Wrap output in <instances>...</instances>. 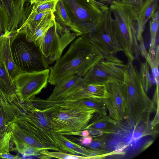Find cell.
Returning <instances> with one entry per match:
<instances>
[{
    "label": "cell",
    "instance_id": "obj_36",
    "mask_svg": "<svg viewBox=\"0 0 159 159\" xmlns=\"http://www.w3.org/2000/svg\"><path fill=\"white\" fill-rule=\"evenodd\" d=\"M98 2L102 3L103 2H111V0H97Z\"/></svg>",
    "mask_w": 159,
    "mask_h": 159
},
{
    "label": "cell",
    "instance_id": "obj_7",
    "mask_svg": "<svg viewBox=\"0 0 159 159\" xmlns=\"http://www.w3.org/2000/svg\"><path fill=\"white\" fill-rule=\"evenodd\" d=\"M64 3L80 36L87 25L96 26L108 7L97 0H63Z\"/></svg>",
    "mask_w": 159,
    "mask_h": 159
},
{
    "label": "cell",
    "instance_id": "obj_13",
    "mask_svg": "<svg viewBox=\"0 0 159 159\" xmlns=\"http://www.w3.org/2000/svg\"><path fill=\"white\" fill-rule=\"evenodd\" d=\"M11 36V34L7 33L0 36V62L9 78L13 83L21 71L16 66L13 59Z\"/></svg>",
    "mask_w": 159,
    "mask_h": 159
},
{
    "label": "cell",
    "instance_id": "obj_3",
    "mask_svg": "<svg viewBox=\"0 0 159 159\" xmlns=\"http://www.w3.org/2000/svg\"><path fill=\"white\" fill-rule=\"evenodd\" d=\"M133 62L128 61L122 86L125 109L124 119L135 123L152 111L153 104L142 86L139 72Z\"/></svg>",
    "mask_w": 159,
    "mask_h": 159
},
{
    "label": "cell",
    "instance_id": "obj_26",
    "mask_svg": "<svg viewBox=\"0 0 159 159\" xmlns=\"http://www.w3.org/2000/svg\"><path fill=\"white\" fill-rule=\"evenodd\" d=\"M40 159H51L57 158L63 159H91L90 157L81 155H74L60 151L51 152L48 150L44 149L40 152Z\"/></svg>",
    "mask_w": 159,
    "mask_h": 159
},
{
    "label": "cell",
    "instance_id": "obj_28",
    "mask_svg": "<svg viewBox=\"0 0 159 159\" xmlns=\"http://www.w3.org/2000/svg\"><path fill=\"white\" fill-rule=\"evenodd\" d=\"M82 99L84 105L95 109L101 115H107L106 106L102 99L89 98Z\"/></svg>",
    "mask_w": 159,
    "mask_h": 159
},
{
    "label": "cell",
    "instance_id": "obj_18",
    "mask_svg": "<svg viewBox=\"0 0 159 159\" xmlns=\"http://www.w3.org/2000/svg\"><path fill=\"white\" fill-rule=\"evenodd\" d=\"M119 121L107 115H100L93 122L88 125L85 129L92 134L100 135L102 134H114L119 130Z\"/></svg>",
    "mask_w": 159,
    "mask_h": 159
},
{
    "label": "cell",
    "instance_id": "obj_25",
    "mask_svg": "<svg viewBox=\"0 0 159 159\" xmlns=\"http://www.w3.org/2000/svg\"><path fill=\"white\" fill-rule=\"evenodd\" d=\"M151 19L149 24L150 43L149 52L148 53L151 58L154 59L157 45L156 44L157 36L159 30V14L158 9L155 12Z\"/></svg>",
    "mask_w": 159,
    "mask_h": 159
},
{
    "label": "cell",
    "instance_id": "obj_34",
    "mask_svg": "<svg viewBox=\"0 0 159 159\" xmlns=\"http://www.w3.org/2000/svg\"><path fill=\"white\" fill-rule=\"evenodd\" d=\"M54 0H30V5H34L37 6L42 3Z\"/></svg>",
    "mask_w": 159,
    "mask_h": 159
},
{
    "label": "cell",
    "instance_id": "obj_37",
    "mask_svg": "<svg viewBox=\"0 0 159 159\" xmlns=\"http://www.w3.org/2000/svg\"><path fill=\"white\" fill-rule=\"evenodd\" d=\"M0 100H2V99H1V94H0Z\"/></svg>",
    "mask_w": 159,
    "mask_h": 159
},
{
    "label": "cell",
    "instance_id": "obj_6",
    "mask_svg": "<svg viewBox=\"0 0 159 159\" xmlns=\"http://www.w3.org/2000/svg\"><path fill=\"white\" fill-rule=\"evenodd\" d=\"M11 41L14 61L21 71H39L50 68L39 48L28 41L24 35L20 38L17 32L11 34Z\"/></svg>",
    "mask_w": 159,
    "mask_h": 159
},
{
    "label": "cell",
    "instance_id": "obj_29",
    "mask_svg": "<svg viewBox=\"0 0 159 159\" xmlns=\"http://www.w3.org/2000/svg\"><path fill=\"white\" fill-rule=\"evenodd\" d=\"M12 123L6 130L0 133V153H9L10 151L11 140L12 132Z\"/></svg>",
    "mask_w": 159,
    "mask_h": 159
},
{
    "label": "cell",
    "instance_id": "obj_11",
    "mask_svg": "<svg viewBox=\"0 0 159 159\" xmlns=\"http://www.w3.org/2000/svg\"><path fill=\"white\" fill-rule=\"evenodd\" d=\"M12 132L11 141L15 147L11 149L25 157L32 155L35 150L39 151L48 148L25 129L14 122L12 123Z\"/></svg>",
    "mask_w": 159,
    "mask_h": 159
},
{
    "label": "cell",
    "instance_id": "obj_9",
    "mask_svg": "<svg viewBox=\"0 0 159 159\" xmlns=\"http://www.w3.org/2000/svg\"><path fill=\"white\" fill-rule=\"evenodd\" d=\"M126 64L114 55L106 56L83 77L85 84H105L123 82Z\"/></svg>",
    "mask_w": 159,
    "mask_h": 159
},
{
    "label": "cell",
    "instance_id": "obj_5",
    "mask_svg": "<svg viewBox=\"0 0 159 159\" xmlns=\"http://www.w3.org/2000/svg\"><path fill=\"white\" fill-rule=\"evenodd\" d=\"M81 36L105 56L123 51L117 25L109 7L104 12L95 30Z\"/></svg>",
    "mask_w": 159,
    "mask_h": 159
},
{
    "label": "cell",
    "instance_id": "obj_32",
    "mask_svg": "<svg viewBox=\"0 0 159 159\" xmlns=\"http://www.w3.org/2000/svg\"><path fill=\"white\" fill-rule=\"evenodd\" d=\"M93 141V137L91 136L82 137L79 140L81 143L85 147L89 145Z\"/></svg>",
    "mask_w": 159,
    "mask_h": 159
},
{
    "label": "cell",
    "instance_id": "obj_15",
    "mask_svg": "<svg viewBox=\"0 0 159 159\" xmlns=\"http://www.w3.org/2000/svg\"><path fill=\"white\" fill-rule=\"evenodd\" d=\"M84 84L82 77L77 75H71L63 79L55 84L47 101H56L64 98L80 89Z\"/></svg>",
    "mask_w": 159,
    "mask_h": 159
},
{
    "label": "cell",
    "instance_id": "obj_14",
    "mask_svg": "<svg viewBox=\"0 0 159 159\" xmlns=\"http://www.w3.org/2000/svg\"><path fill=\"white\" fill-rule=\"evenodd\" d=\"M28 0H0L1 4L8 15V32L16 31L20 25L25 14L24 5Z\"/></svg>",
    "mask_w": 159,
    "mask_h": 159
},
{
    "label": "cell",
    "instance_id": "obj_12",
    "mask_svg": "<svg viewBox=\"0 0 159 159\" xmlns=\"http://www.w3.org/2000/svg\"><path fill=\"white\" fill-rule=\"evenodd\" d=\"M121 83L113 82L105 84L108 96L102 99L110 117L118 121L124 119L125 113V103Z\"/></svg>",
    "mask_w": 159,
    "mask_h": 159
},
{
    "label": "cell",
    "instance_id": "obj_10",
    "mask_svg": "<svg viewBox=\"0 0 159 159\" xmlns=\"http://www.w3.org/2000/svg\"><path fill=\"white\" fill-rule=\"evenodd\" d=\"M50 69L35 72L21 71L13 81L16 93L21 102L34 97L47 86Z\"/></svg>",
    "mask_w": 159,
    "mask_h": 159
},
{
    "label": "cell",
    "instance_id": "obj_19",
    "mask_svg": "<svg viewBox=\"0 0 159 159\" xmlns=\"http://www.w3.org/2000/svg\"><path fill=\"white\" fill-rule=\"evenodd\" d=\"M107 96L105 84H84L61 100H75L89 98L102 99Z\"/></svg>",
    "mask_w": 159,
    "mask_h": 159
},
{
    "label": "cell",
    "instance_id": "obj_22",
    "mask_svg": "<svg viewBox=\"0 0 159 159\" xmlns=\"http://www.w3.org/2000/svg\"><path fill=\"white\" fill-rule=\"evenodd\" d=\"M17 114L12 102L0 101V133L6 130L14 121Z\"/></svg>",
    "mask_w": 159,
    "mask_h": 159
},
{
    "label": "cell",
    "instance_id": "obj_33",
    "mask_svg": "<svg viewBox=\"0 0 159 159\" xmlns=\"http://www.w3.org/2000/svg\"><path fill=\"white\" fill-rule=\"evenodd\" d=\"M0 158L4 159H21L22 157L18 156L11 154L10 153H0Z\"/></svg>",
    "mask_w": 159,
    "mask_h": 159
},
{
    "label": "cell",
    "instance_id": "obj_1",
    "mask_svg": "<svg viewBox=\"0 0 159 159\" xmlns=\"http://www.w3.org/2000/svg\"><path fill=\"white\" fill-rule=\"evenodd\" d=\"M105 56L80 36L71 43L66 52L50 68L48 83L55 85L71 75L83 77L93 66Z\"/></svg>",
    "mask_w": 159,
    "mask_h": 159
},
{
    "label": "cell",
    "instance_id": "obj_21",
    "mask_svg": "<svg viewBox=\"0 0 159 159\" xmlns=\"http://www.w3.org/2000/svg\"><path fill=\"white\" fill-rule=\"evenodd\" d=\"M0 93L2 100L13 102L17 98L15 85L0 62Z\"/></svg>",
    "mask_w": 159,
    "mask_h": 159
},
{
    "label": "cell",
    "instance_id": "obj_8",
    "mask_svg": "<svg viewBox=\"0 0 159 159\" xmlns=\"http://www.w3.org/2000/svg\"><path fill=\"white\" fill-rule=\"evenodd\" d=\"M77 36L67 27L55 20L54 24L47 31L36 45L50 65L61 56L65 48Z\"/></svg>",
    "mask_w": 159,
    "mask_h": 159
},
{
    "label": "cell",
    "instance_id": "obj_2",
    "mask_svg": "<svg viewBox=\"0 0 159 159\" xmlns=\"http://www.w3.org/2000/svg\"><path fill=\"white\" fill-rule=\"evenodd\" d=\"M51 107L42 109L49 117L55 132L63 135L81 136L88 125L94 109L79 103L59 100L51 101Z\"/></svg>",
    "mask_w": 159,
    "mask_h": 159
},
{
    "label": "cell",
    "instance_id": "obj_23",
    "mask_svg": "<svg viewBox=\"0 0 159 159\" xmlns=\"http://www.w3.org/2000/svg\"><path fill=\"white\" fill-rule=\"evenodd\" d=\"M140 55L144 57L146 61L150 67L153 78L156 84V87H159V46L158 44L157 45L155 55L154 59L151 58L147 51L145 46L143 39L139 42Z\"/></svg>",
    "mask_w": 159,
    "mask_h": 159
},
{
    "label": "cell",
    "instance_id": "obj_24",
    "mask_svg": "<svg viewBox=\"0 0 159 159\" xmlns=\"http://www.w3.org/2000/svg\"><path fill=\"white\" fill-rule=\"evenodd\" d=\"M56 21L58 23L69 28L75 33L76 28L65 6L63 0H58L56 10L53 13Z\"/></svg>",
    "mask_w": 159,
    "mask_h": 159
},
{
    "label": "cell",
    "instance_id": "obj_30",
    "mask_svg": "<svg viewBox=\"0 0 159 159\" xmlns=\"http://www.w3.org/2000/svg\"><path fill=\"white\" fill-rule=\"evenodd\" d=\"M9 22L8 15L0 4V36L8 33Z\"/></svg>",
    "mask_w": 159,
    "mask_h": 159
},
{
    "label": "cell",
    "instance_id": "obj_27",
    "mask_svg": "<svg viewBox=\"0 0 159 159\" xmlns=\"http://www.w3.org/2000/svg\"><path fill=\"white\" fill-rule=\"evenodd\" d=\"M149 66L147 61L141 63L139 72L141 84L146 93L153 84L149 73Z\"/></svg>",
    "mask_w": 159,
    "mask_h": 159
},
{
    "label": "cell",
    "instance_id": "obj_17",
    "mask_svg": "<svg viewBox=\"0 0 159 159\" xmlns=\"http://www.w3.org/2000/svg\"><path fill=\"white\" fill-rule=\"evenodd\" d=\"M159 0H145L136 11V19L137 39H143L142 34L145 25L158 8Z\"/></svg>",
    "mask_w": 159,
    "mask_h": 159
},
{
    "label": "cell",
    "instance_id": "obj_31",
    "mask_svg": "<svg viewBox=\"0 0 159 159\" xmlns=\"http://www.w3.org/2000/svg\"><path fill=\"white\" fill-rule=\"evenodd\" d=\"M58 0H54L42 3L37 6H34L36 11L38 13H41L49 11L54 12L56 5Z\"/></svg>",
    "mask_w": 159,
    "mask_h": 159
},
{
    "label": "cell",
    "instance_id": "obj_20",
    "mask_svg": "<svg viewBox=\"0 0 159 159\" xmlns=\"http://www.w3.org/2000/svg\"><path fill=\"white\" fill-rule=\"evenodd\" d=\"M55 21L53 13L51 11L34 27L24 35L28 41L32 42L36 45L47 31L54 24Z\"/></svg>",
    "mask_w": 159,
    "mask_h": 159
},
{
    "label": "cell",
    "instance_id": "obj_4",
    "mask_svg": "<svg viewBox=\"0 0 159 159\" xmlns=\"http://www.w3.org/2000/svg\"><path fill=\"white\" fill-rule=\"evenodd\" d=\"M109 8L117 25L123 51L128 61L138 60L140 53L135 7L129 3L114 1L111 2Z\"/></svg>",
    "mask_w": 159,
    "mask_h": 159
},
{
    "label": "cell",
    "instance_id": "obj_16",
    "mask_svg": "<svg viewBox=\"0 0 159 159\" xmlns=\"http://www.w3.org/2000/svg\"><path fill=\"white\" fill-rule=\"evenodd\" d=\"M56 137L60 151L70 154L89 157L91 159H98L104 157L100 152L92 150L72 142L66 137L56 133Z\"/></svg>",
    "mask_w": 159,
    "mask_h": 159
},
{
    "label": "cell",
    "instance_id": "obj_35",
    "mask_svg": "<svg viewBox=\"0 0 159 159\" xmlns=\"http://www.w3.org/2000/svg\"><path fill=\"white\" fill-rule=\"evenodd\" d=\"M89 135V131L87 129H84L81 132V136L83 137H87Z\"/></svg>",
    "mask_w": 159,
    "mask_h": 159
}]
</instances>
